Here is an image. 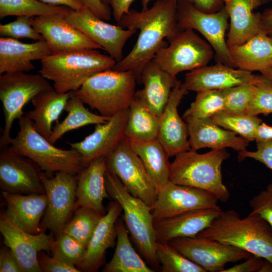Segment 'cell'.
<instances>
[{
  "instance_id": "6da1fadb",
  "label": "cell",
  "mask_w": 272,
  "mask_h": 272,
  "mask_svg": "<svg viewBox=\"0 0 272 272\" xmlns=\"http://www.w3.org/2000/svg\"><path fill=\"white\" fill-rule=\"evenodd\" d=\"M178 0H158L150 8L139 12L134 9L125 14L117 22L123 28L139 30L137 41L126 56L117 62L112 70L132 71L137 82L141 83L144 66L157 52L182 30L177 20Z\"/></svg>"
},
{
  "instance_id": "7a4b0ae2",
  "label": "cell",
  "mask_w": 272,
  "mask_h": 272,
  "mask_svg": "<svg viewBox=\"0 0 272 272\" xmlns=\"http://www.w3.org/2000/svg\"><path fill=\"white\" fill-rule=\"evenodd\" d=\"M231 245L272 262V227L251 212L241 218L233 210L221 211L197 235Z\"/></svg>"
},
{
  "instance_id": "3957f363",
  "label": "cell",
  "mask_w": 272,
  "mask_h": 272,
  "mask_svg": "<svg viewBox=\"0 0 272 272\" xmlns=\"http://www.w3.org/2000/svg\"><path fill=\"white\" fill-rule=\"evenodd\" d=\"M39 73L53 82L59 93L76 91L90 77L110 70L116 61L96 49H83L52 53L40 60Z\"/></svg>"
},
{
  "instance_id": "277c9868",
  "label": "cell",
  "mask_w": 272,
  "mask_h": 272,
  "mask_svg": "<svg viewBox=\"0 0 272 272\" xmlns=\"http://www.w3.org/2000/svg\"><path fill=\"white\" fill-rule=\"evenodd\" d=\"M18 120L19 130L15 138H12L9 147L34 162L46 175L57 172L76 175L86 167L77 150L54 146L35 130L26 114Z\"/></svg>"
},
{
  "instance_id": "5b68a950",
  "label": "cell",
  "mask_w": 272,
  "mask_h": 272,
  "mask_svg": "<svg viewBox=\"0 0 272 272\" xmlns=\"http://www.w3.org/2000/svg\"><path fill=\"white\" fill-rule=\"evenodd\" d=\"M224 149L212 150L204 154L190 150L175 156L170 163L169 181L209 191L219 201L226 202L230 192L224 184L222 164L229 157Z\"/></svg>"
},
{
  "instance_id": "8992f818",
  "label": "cell",
  "mask_w": 272,
  "mask_h": 272,
  "mask_svg": "<svg viewBox=\"0 0 272 272\" xmlns=\"http://www.w3.org/2000/svg\"><path fill=\"white\" fill-rule=\"evenodd\" d=\"M137 83L132 71L110 69L90 77L74 92L92 109L111 117L129 108L134 98Z\"/></svg>"
},
{
  "instance_id": "52a82bcc",
  "label": "cell",
  "mask_w": 272,
  "mask_h": 272,
  "mask_svg": "<svg viewBox=\"0 0 272 272\" xmlns=\"http://www.w3.org/2000/svg\"><path fill=\"white\" fill-rule=\"evenodd\" d=\"M105 180L109 196L117 201L122 209L125 226L140 253L150 266L160 268L152 208L131 195L120 179L107 170Z\"/></svg>"
},
{
  "instance_id": "ba28073f",
  "label": "cell",
  "mask_w": 272,
  "mask_h": 272,
  "mask_svg": "<svg viewBox=\"0 0 272 272\" xmlns=\"http://www.w3.org/2000/svg\"><path fill=\"white\" fill-rule=\"evenodd\" d=\"M41 74L26 72L7 73L0 76V100L5 117V126L0 139V148L10 145L13 122L24 115V106L40 92L53 88Z\"/></svg>"
},
{
  "instance_id": "9c48e42d",
  "label": "cell",
  "mask_w": 272,
  "mask_h": 272,
  "mask_svg": "<svg viewBox=\"0 0 272 272\" xmlns=\"http://www.w3.org/2000/svg\"><path fill=\"white\" fill-rule=\"evenodd\" d=\"M169 43L158 50L153 60L173 77L207 65L215 54L211 45L192 29L182 31Z\"/></svg>"
},
{
  "instance_id": "30bf717a",
  "label": "cell",
  "mask_w": 272,
  "mask_h": 272,
  "mask_svg": "<svg viewBox=\"0 0 272 272\" xmlns=\"http://www.w3.org/2000/svg\"><path fill=\"white\" fill-rule=\"evenodd\" d=\"M105 158L107 170L115 175L131 195L152 208L158 188L128 140L125 137Z\"/></svg>"
},
{
  "instance_id": "8fae6325",
  "label": "cell",
  "mask_w": 272,
  "mask_h": 272,
  "mask_svg": "<svg viewBox=\"0 0 272 272\" xmlns=\"http://www.w3.org/2000/svg\"><path fill=\"white\" fill-rule=\"evenodd\" d=\"M228 19L224 7L215 13H207L188 1L178 0L177 20L180 29L198 31L213 48L217 62L233 67L225 38Z\"/></svg>"
},
{
  "instance_id": "7c38bea8",
  "label": "cell",
  "mask_w": 272,
  "mask_h": 272,
  "mask_svg": "<svg viewBox=\"0 0 272 272\" xmlns=\"http://www.w3.org/2000/svg\"><path fill=\"white\" fill-rule=\"evenodd\" d=\"M167 242L206 272H222L227 263L252 255L235 246L197 236L175 238Z\"/></svg>"
},
{
  "instance_id": "4fadbf2b",
  "label": "cell",
  "mask_w": 272,
  "mask_h": 272,
  "mask_svg": "<svg viewBox=\"0 0 272 272\" xmlns=\"http://www.w3.org/2000/svg\"><path fill=\"white\" fill-rule=\"evenodd\" d=\"M41 179L47 197L42 225L58 236L75 212L78 175L57 172L50 177L42 172Z\"/></svg>"
},
{
  "instance_id": "5bb4252c",
  "label": "cell",
  "mask_w": 272,
  "mask_h": 272,
  "mask_svg": "<svg viewBox=\"0 0 272 272\" xmlns=\"http://www.w3.org/2000/svg\"><path fill=\"white\" fill-rule=\"evenodd\" d=\"M219 201L209 191L169 181L158 189L152 213L156 222L196 210L221 209Z\"/></svg>"
},
{
  "instance_id": "9a60e30c",
  "label": "cell",
  "mask_w": 272,
  "mask_h": 272,
  "mask_svg": "<svg viewBox=\"0 0 272 272\" xmlns=\"http://www.w3.org/2000/svg\"><path fill=\"white\" fill-rule=\"evenodd\" d=\"M65 19L106 50L116 62L123 58L126 42L137 32L134 29H124L119 25L106 23L86 7L80 10H73Z\"/></svg>"
},
{
  "instance_id": "2e32d148",
  "label": "cell",
  "mask_w": 272,
  "mask_h": 272,
  "mask_svg": "<svg viewBox=\"0 0 272 272\" xmlns=\"http://www.w3.org/2000/svg\"><path fill=\"white\" fill-rule=\"evenodd\" d=\"M42 171L29 158L9 146L0 153V187L14 193H45L41 179Z\"/></svg>"
},
{
  "instance_id": "e0dca14e",
  "label": "cell",
  "mask_w": 272,
  "mask_h": 272,
  "mask_svg": "<svg viewBox=\"0 0 272 272\" xmlns=\"http://www.w3.org/2000/svg\"><path fill=\"white\" fill-rule=\"evenodd\" d=\"M34 28L43 36L52 53L102 48L70 24L64 16L51 15L32 17Z\"/></svg>"
},
{
  "instance_id": "ac0fdd59",
  "label": "cell",
  "mask_w": 272,
  "mask_h": 272,
  "mask_svg": "<svg viewBox=\"0 0 272 272\" xmlns=\"http://www.w3.org/2000/svg\"><path fill=\"white\" fill-rule=\"evenodd\" d=\"M0 231L4 243L8 246L17 258L23 272H41L38 261L39 252L50 251L54 240L51 234L42 231L39 234L27 232L13 224L1 214Z\"/></svg>"
},
{
  "instance_id": "d6986e66",
  "label": "cell",
  "mask_w": 272,
  "mask_h": 272,
  "mask_svg": "<svg viewBox=\"0 0 272 272\" xmlns=\"http://www.w3.org/2000/svg\"><path fill=\"white\" fill-rule=\"evenodd\" d=\"M188 91L183 83L177 80L159 117L158 139L169 158L190 150L188 124L178 112V106Z\"/></svg>"
},
{
  "instance_id": "ffe728a7",
  "label": "cell",
  "mask_w": 272,
  "mask_h": 272,
  "mask_svg": "<svg viewBox=\"0 0 272 272\" xmlns=\"http://www.w3.org/2000/svg\"><path fill=\"white\" fill-rule=\"evenodd\" d=\"M264 78L251 72L217 62L189 71L185 74L183 83L188 91L196 92L209 90H224L236 86L256 85Z\"/></svg>"
},
{
  "instance_id": "44dd1931",
  "label": "cell",
  "mask_w": 272,
  "mask_h": 272,
  "mask_svg": "<svg viewBox=\"0 0 272 272\" xmlns=\"http://www.w3.org/2000/svg\"><path fill=\"white\" fill-rule=\"evenodd\" d=\"M129 108L118 112L104 123L95 125L94 131L81 142L69 143L82 156L87 166L92 160L106 157L125 138Z\"/></svg>"
},
{
  "instance_id": "7402d4cb",
  "label": "cell",
  "mask_w": 272,
  "mask_h": 272,
  "mask_svg": "<svg viewBox=\"0 0 272 272\" xmlns=\"http://www.w3.org/2000/svg\"><path fill=\"white\" fill-rule=\"evenodd\" d=\"M2 193L7 203L6 210L3 214L8 220L31 234H39L42 231L40 222L47 205L45 193L24 195L3 190Z\"/></svg>"
},
{
  "instance_id": "603a6c76",
  "label": "cell",
  "mask_w": 272,
  "mask_h": 272,
  "mask_svg": "<svg viewBox=\"0 0 272 272\" xmlns=\"http://www.w3.org/2000/svg\"><path fill=\"white\" fill-rule=\"evenodd\" d=\"M122 211L117 201L109 203L107 213L101 217L94 231L84 258L77 266L80 271H97L103 265L105 252L116 238V224Z\"/></svg>"
},
{
  "instance_id": "cb8c5ba5",
  "label": "cell",
  "mask_w": 272,
  "mask_h": 272,
  "mask_svg": "<svg viewBox=\"0 0 272 272\" xmlns=\"http://www.w3.org/2000/svg\"><path fill=\"white\" fill-rule=\"evenodd\" d=\"M106 170L105 157L101 156L92 160L78 174L75 211L85 207L101 216L106 214L103 201L109 197L105 186Z\"/></svg>"
},
{
  "instance_id": "d4e9b609",
  "label": "cell",
  "mask_w": 272,
  "mask_h": 272,
  "mask_svg": "<svg viewBox=\"0 0 272 272\" xmlns=\"http://www.w3.org/2000/svg\"><path fill=\"white\" fill-rule=\"evenodd\" d=\"M188 124V142L191 150L209 148L212 150L231 148L238 152L246 150L249 141L225 129L211 119H192Z\"/></svg>"
},
{
  "instance_id": "484cf974",
  "label": "cell",
  "mask_w": 272,
  "mask_h": 272,
  "mask_svg": "<svg viewBox=\"0 0 272 272\" xmlns=\"http://www.w3.org/2000/svg\"><path fill=\"white\" fill-rule=\"evenodd\" d=\"M52 54L47 42L25 43L17 39L0 38V74L27 72L35 68L32 61L41 60Z\"/></svg>"
},
{
  "instance_id": "4316f807",
  "label": "cell",
  "mask_w": 272,
  "mask_h": 272,
  "mask_svg": "<svg viewBox=\"0 0 272 272\" xmlns=\"http://www.w3.org/2000/svg\"><path fill=\"white\" fill-rule=\"evenodd\" d=\"M222 210L203 209L186 212L154 222L158 242H167L178 237H194L208 228Z\"/></svg>"
},
{
  "instance_id": "83f0119b",
  "label": "cell",
  "mask_w": 272,
  "mask_h": 272,
  "mask_svg": "<svg viewBox=\"0 0 272 272\" xmlns=\"http://www.w3.org/2000/svg\"><path fill=\"white\" fill-rule=\"evenodd\" d=\"M230 19L226 42L228 47L240 45L261 32L259 13L254 10L262 5L260 0H223Z\"/></svg>"
},
{
  "instance_id": "f1b7e54d",
  "label": "cell",
  "mask_w": 272,
  "mask_h": 272,
  "mask_svg": "<svg viewBox=\"0 0 272 272\" xmlns=\"http://www.w3.org/2000/svg\"><path fill=\"white\" fill-rule=\"evenodd\" d=\"M177 81L161 68L153 59L143 67L141 73L143 89L138 92L148 108L160 117Z\"/></svg>"
},
{
  "instance_id": "f546056e",
  "label": "cell",
  "mask_w": 272,
  "mask_h": 272,
  "mask_svg": "<svg viewBox=\"0 0 272 272\" xmlns=\"http://www.w3.org/2000/svg\"><path fill=\"white\" fill-rule=\"evenodd\" d=\"M229 49L234 68L252 73L272 66V37L262 31Z\"/></svg>"
},
{
  "instance_id": "4dcf8cb0",
  "label": "cell",
  "mask_w": 272,
  "mask_h": 272,
  "mask_svg": "<svg viewBox=\"0 0 272 272\" xmlns=\"http://www.w3.org/2000/svg\"><path fill=\"white\" fill-rule=\"evenodd\" d=\"M71 93H59L53 88L40 92L32 99L34 108L26 114L35 130L46 139L51 135L52 123L64 110Z\"/></svg>"
},
{
  "instance_id": "1f68e13d",
  "label": "cell",
  "mask_w": 272,
  "mask_h": 272,
  "mask_svg": "<svg viewBox=\"0 0 272 272\" xmlns=\"http://www.w3.org/2000/svg\"><path fill=\"white\" fill-rule=\"evenodd\" d=\"M127 140L158 189L169 182L171 163L168 160L169 157L164 148L158 138L148 142Z\"/></svg>"
},
{
  "instance_id": "d6a6232c",
  "label": "cell",
  "mask_w": 272,
  "mask_h": 272,
  "mask_svg": "<svg viewBox=\"0 0 272 272\" xmlns=\"http://www.w3.org/2000/svg\"><path fill=\"white\" fill-rule=\"evenodd\" d=\"M117 243L112 259L102 269L104 272H153L134 249L129 233L122 219L116 224Z\"/></svg>"
},
{
  "instance_id": "836d02e7",
  "label": "cell",
  "mask_w": 272,
  "mask_h": 272,
  "mask_svg": "<svg viewBox=\"0 0 272 272\" xmlns=\"http://www.w3.org/2000/svg\"><path fill=\"white\" fill-rule=\"evenodd\" d=\"M159 117L147 107L138 91L129 107L125 137L131 140L148 142L158 138Z\"/></svg>"
},
{
  "instance_id": "e575fe53",
  "label": "cell",
  "mask_w": 272,
  "mask_h": 272,
  "mask_svg": "<svg viewBox=\"0 0 272 272\" xmlns=\"http://www.w3.org/2000/svg\"><path fill=\"white\" fill-rule=\"evenodd\" d=\"M84 104L74 92H72L64 108L68 114L62 122L57 124L53 128L48 139L50 143L54 144L70 131L87 125L104 123L110 118L90 112Z\"/></svg>"
},
{
  "instance_id": "d590c367",
  "label": "cell",
  "mask_w": 272,
  "mask_h": 272,
  "mask_svg": "<svg viewBox=\"0 0 272 272\" xmlns=\"http://www.w3.org/2000/svg\"><path fill=\"white\" fill-rule=\"evenodd\" d=\"M72 9L65 6L53 5L39 0H0V18L10 16L30 17L59 15L64 17Z\"/></svg>"
},
{
  "instance_id": "8d00e7d4",
  "label": "cell",
  "mask_w": 272,
  "mask_h": 272,
  "mask_svg": "<svg viewBox=\"0 0 272 272\" xmlns=\"http://www.w3.org/2000/svg\"><path fill=\"white\" fill-rule=\"evenodd\" d=\"M225 100L222 90H203L197 92L194 101L184 112L185 122L192 119H210L224 111Z\"/></svg>"
},
{
  "instance_id": "74e56055",
  "label": "cell",
  "mask_w": 272,
  "mask_h": 272,
  "mask_svg": "<svg viewBox=\"0 0 272 272\" xmlns=\"http://www.w3.org/2000/svg\"><path fill=\"white\" fill-rule=\"evenodd\" d=\"M75 212L74 217L66 224L62 232L70 235L87 248L103 216L92 209L85 207H80Z\"/></svg>"
},
{
  "instance_id": "f35d334b",
  "label": "cell",
  "mask_w": 272,
  "mask_h": 272,
  "mask_svg": "<svg viewBox=\"0 0 272 272\" xmlns=\"http://www.w3.org/2000/svg\"><path fill=\"white\" fill-rule=\"evenodd\" d=\"M225 129L231 130L249 141H255L257 129L262 122L257 116L220 112L210 118Z\"/></svg>"
},
{
  "instance_id": "ab89813d",
  "label": "cell",
  "mask_w": 272,
  "mask_h": 272,
  "mask_svg": "<svg viewBox=\"0 0 272 272\" xmlns=\"http://www.w3.org/2000/svg\"><path fill=\"white\" fill-rule=\"evenodd\" d=\"M156 254L162 272H206L167 242H157Z\"/></svg>"
},
{
  "instance_id": "60d3db41",
  "label": "cell",
  "mask_w": 272,
  "mask_h": 272,
  "mask_svg": "<svg viewBox=\"0 0 272 272\" xmlns=\"http://www.w3.org/2000/svg\"><path fill=\"white\" fill-rule=\"evenodd\" d=\"M86 248L77 240L61 232L53 240L50 251L52 256L77 267L84 258Z\"/></svg>"
},
{
  "instance_id": "b9f144b4",
  "label": "cell",
  "mask_w": 272,
  "mask_h": 272,
  "mask_svg": "<svg viewBox=\"0 0 272 272\" xmlns=\"http://www.w3.org/2000/svg\"><path fill=\"white\" fill-rule=\"evenodd\" d=\"M256 90V85L242 84L222 90L225 100L224 111L237 114H246Z\"/></svg>"
},
{
  "instance_id": "7bdbcfd3",
  "label": "cell",
  "mask_w": 272,
  "mask_h": 272,
  "mask_svg": "<svg viewBox=\"0 0 272 272\" xmlns=\"http://www.w3.org/2000/svg\"><path fill=\"white\" fill-rule=\"evenodd\" d=\"M26 16H17L15 21L0 25V35L14 39L28 38L36 41L44 40L33 27L31 19Z\"/></svg>"
},
{
  "instance_id": "ee69618b",
  "label": "cell",
  "mask_w": 272,
  "mask_h": 272,
  "mask_svg": "<svg viewBox=\"0 0 272 272\" xmlns=\"http://www.w3.org/2000/svg\"><path fill=\"white\" fill-rule=\"evenodd\" d=\"M272 113V82L265 77L256 85V90L246 114L267 115Z\"/></svg>"
},
{
  "instance_id": "f6af8a7d",
  "label": "cell",
  "mask_w": 272,
  "mask_h": 272,
  "mask_svg": "<svg viewBox=\"0 0 272 272\" xmlns=\"http://www.w3.org/2000/svg\"><path fill=\"white\" fill-rule=\"evenodd\" d=\"M251 212L259 215L272 227V183L249 201Z\"/></svg>"
},
{
  "instance_id": "bcb514c9",
  "label": "cell",
  "mask_w": 272,
  "mask_h": 272,
  "mask_svg": "<svg viewBox=\"0 0 272 272\" xmlns=\"http://www.w3.org/2000/svg\"><path fill=\"white\" fill-rule=\"evenodd\" d=\"M256 148L254 151L246 150L239 152V161H242L247 158H252L263 163L272 170V140L256 142Z\"/></svg>"
},
{
  "instance_id": "7dc6e473",
  "label": "cell",
  "mask_w": 272,
  "mask_h": 272,
  "mask_svg": "<svg viewBox=\"0 0 272 272\" xmlns=\"http://www.w3.org/2000/svg\"><path fill=\"white\" fill-rule=\"evenodd\" d=\"M39 265L44 272H78L80 270L75 265L70 264L61 259L50 256L42 251L38 255Z\"/></svg>"
},
{
  "instance_id": "c3c4849f",
  "label": "cell",
  "mask_w": 272,
  "mask_h": 272,
  "mask_svg": "<svg viewBox=\"0 0 272 272\" xmlns=\"http://www.w3.org/2000/svg\"><path fill=\"white\" fill-rule=\"evenodd\" d=\"M1 272H23L11 249L5 245L0 250Z\"/></svg>"
},
{
  "instance_id": "681fc988",
  "label": "cell",
  "mask_w": 272,
  "mask_h": 272,
  "mask_svg": "<svg viewBox=\"0 0 272 272\" xmlns=\"http://www.w3.org/2000/svg\"><path fill=\"white\" fill-rule=\"evenodd\" d=\"M263 260V258L252 254L245 261L224 269L222 272H258Z\"/></svg>"
},
{
  "instance_id": "f907efd6",
  "label": "cell",
  "mask_w": 272,
  "mask_h": 272,
  "mask_svg": "<svg viewBox=\"0 0 272 272\" xmlns=\"http://www.w3.org/2000/svg\"><path fill=\"white\" fill-rule=\"evenodd\" d=\"M85 6L96 16L101 19L108 21L111 18V9L101 0H83Z\"/></svg>"
},
{
  "instance_id": "816d5d0a",
  "label": "cell",
  "mask_w": 272,
  "mask_h": 272,
  "mask_svg": "<svg viewBox=\"0 0 272 272\" xmlns=\"http://www.w3.org/2000/svg\"><path fill=\"white\" fill-rule=\"evenodd\" d=\"M135 0H110L114 20L118 22L122 17L129 11L132 3Z\"/></svg>"
},
{
  "instance_id": "f5cc1de1",
  "label": "cell",
  "mask_w": 272,
  "mask_h": 272,
  "mask_svg": "<svg viewBox=\"0 0 272 272\" xmlns=\"http://www.w3.org/2000/svg\"><path fill=\"white\" fill-rule=\"evenodd\" d=\"M193 4L199 10L207 13H215L224 7L223 0H193Z\"/></svg>"
},
{
  "instance_id": "db71d44e",
  "label": "cell",
  "mask_w": 272,
  "mask_h": 272,
  "mask_svg": "<svg viewBox=\"0 0 272 272\" xmlns=\"http://www.w3.org/2000/svg\"><path fill=\"white\" fill-rule=\"evenodd\" d=\"M259 21L261 31L272 37V8L259 13Z\"/></svg>"
},
{
  "instance_id": "11a10c76",
  "label": "cell",
  "mask_w": 272,
  "mask_h": 272,
  "mask_svg": "<svg viewBox=\"0 0 272 272\" xmlns=\"http://www.w3.org/2000/svg\"><path fill=\"white\" fill-rule=\"evenodd\" d=\"M43 3L57 6H65L74 10H80L86 6L83 0H39Z\"/></svg>"
},
{
  "instance_id": "9f6ffc18",
  "label": "cell",
  "mask_w": 272,
  "mask_h": 272,
  "mask_svg": "<svg viewBox=\"0 0 272 272\" xmlns=\"http://www.w3.org/2000/svg\"><path fill=\"white\" fill-rule=\"evenodd\" d=\"M272 140V126L262 122L256 131V142Z\"/></svg>"
},
{
  "instance_id": "6f0895ef",
  "label": "cell",
  "mask_w": 272,
  "mask_h": 272,
  "mask_svg": "<svg viewBox=\"0 0 272 272\" xmlns=\"http://www.w3.org/2000/svg\"><path fill=\"white\" fill-rule=\"evenodd\" d=\"M258 272H272V262L264 259Z\"/></svg>"
},
{
  "instance_id": "680465c9",
  "label": "cell",
  "mask_w": 272,
  "mask_h": 272,
  "mask_svg": "<svg viewBox=\"0 0 272 272\" xmlns=\"http://www.w3.org/2000/svg\"><path fill=\"white\" fill-rule=\"evenodd\" d=\"M260 73L262 75L272 82V66L261 71Z\"/></svg>"
},
{
  "instance_id": "91938a15",
  "label": "cell",
  "mask_w": 272,
  "mask_h": 272,
  "mask_svg": "<svg viewBox=\"0 0 272 272\" xmlns=\"http://www.w3.org/2000/svg\"><path fill=\"white\" fill-rule=\"evenodd\" d=\"M151 0H142V11H145L148 9V6ZM193 4V0H186Z\"/></svg>"
},
{
  "instance_id": "94428289",
  "label": "cell",
  "mask_w": 272,
  "mask_h": 272,
  "mask_svg": "<svg viewBox=\"0 0 272 272\" xmlns=\"http://www.w3.org/2000/svg\"><path fill=\"white\" fill-rule=\"evenodd\" d=\"M102 2L106 6L110 7V0H101Z\"/></svg>"
},
{
  "instance_id": "6125c7cd",
  "label": "cell",
  "mask_w": 272,
  "mask_h": 272,
  "mask_svg": "<svg viewBox=\"0 0 272 272\" xmlns=\"http://www.w3.org/2000/svg\"><path fill=\"white\" fill-rule=\"evenodd\" d=\"M262 4H266L271 2L272 0H260Z\"/></svg>"
}]
</instances>
